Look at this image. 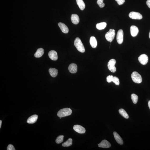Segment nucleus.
<instances>
[{
  "mask_svg": "<svg viewBox=\"0 0 150 150\" xmlns=\"http://www.w3.org/2000/svg\"><path fill=\"white\" fill-rule=\"evenodd\" d=\"M72 113V110L69 108L61 109L58 111L57 116L60 118H62L70 115Z\"/></svg>",
  "mask_w": 150,
  "mask_h": 150,
  "instance_id": "1",
  "label": "nucleus"
},
{
  "mask_svg": "<svg viewBox=\"0 0 150 150\" xmlns=\"http://www.w3.org/2000/svg\"><path fill=\"white\" fill-rule=\"evenodd\" d=\"M74 45L76 49L80 52L84 53L85 49L80 39L79 38H76L74 41Z\"/></svg>",
  "mask_w": 150,
  "mask_h": 150,
  "instance_id": "2",
  "label": "nucleus"
},
{
  "mask_svg": "<svg viewBox=\"0 0 150 150\" xmlns=\"http://www.w3.org/2000/svg\"><path fill=\"white\" fill-rule=\"evenodd\" d=\"M131 77L134 82L137 83H141L142 81L141 76L136 71H134L132 73Z\"/></svg>",
  "mask_w": 150,
  "mask_h": 150,
  "instance_id": "3",
  "label": "nucleus"
},
{
  "mask_svg": "<svg viewBox=\"0 0 150 150\" xmlns=\"http://www.w3.org/2000/svg\"><path fill=\"white\" fill-rule=\"evenodd\" d=\"M115 34V30L110 29L109 31L105 35L106 39L110 42L112 41L114 39Z\"/></svg>",
  "mask_w": 150,
  "mask_h": 150,
  "instance_id": "4",
  "label": "nucleus"
},
{
  "mask_svg": "<svg viewBox=\"0 0 150 150\" xmlns=\"http://www.w3.org/2000/svg\"><path fill=\"white\" fill-rule=\"evenodd\" d=\"M116 63V61L114 59H111L110 60L108 63V68L112 72L115 73L116 71V68L115 66Z\"/></svg>",
  "mask_w": 150,
  "mask_h": 150,
  "instance_id": "5",
  "label": "nucleus"
},
{
  "mask_svg": "<svg viewBox=\"0 0 150 150\" xmlns=\"http://www.w3.org/2000/svg\"><path fill=\"white\" fill-rule=\"evenodd\" d=\"M129 17L133 19L141 20L143 18L142 16L139 13L132 11L129 15Z\"/></svg>",
  "mask_w": 150,
  "mask_h": 150,
  "instance_id": "6",
  "label": "nucleus"
},
{
  "mask_svg": "<svg viewBox=\"0 0 150 150\" xmlns=\"http://www.w3.org/2000/svg\"><path fill=\"white\" fill-rule=\"evenodd\" d=\"M123 40V32L122 30L118 31L116 36V40L118 44H121L122 43Z\"/></svg>",
  "mask_w": 150,
  "mask_h": 150,
  "instance_id": "7",
  "label": "nucleus"
},
{
  "mask_svg": "<svg viewBox=\"0 0 150 150\" xmlns=\"http://www.w3.org/2000/svg\"><path fill=\"white\" fill-rule=\"evenodd\" d=\"M138 60L141 64L145 65L148 62V57L146 55L143 54L139 57Z\"/></svg>",
  "mask_w": 150,
  "mask_h": 150,
  "instance_id": "8",
  "label": "nucleus"
},
{
  "mask_svg": "<svg viewBox=\"0 0 150 150\" xmlns=\"http://www.w3.org/2000/svg\"><path fill=\"white\" fill-rule=\"evenodd\" d=\"M73 129L75 131L80 134H83L86 132L85 128L79 125H75L73 126Z\"/></svg>",
  "mask_w": 150,
  "mask_h": 150,
  "instance_id": "9",
  "label": "nucleus"
},
{
  "mask_svg": "<svg viewBox=\"0 0 150 150\" xmlns=\"http://www.w3.org/2000/svg\"><path fill=\"white\" fill-rule=\"evenodd\" d=\"M99 147L100 148H108L110 147L111 144L109 142L106 140H103L101 142L98 144Z\"/></svg>",
  "mask_w": 150,
  "mask_h": 150,
  "instance_id": "10",
  "label": "nucleus"
},
{
  "mask_svg": "<svg viewBox=\"0 0 150 150\" xmlns=\"http://www.w3.org/2000/svg\"><path fill=\"white\" fill-rule=\"evenodd\" d=\"M49 58L53 60L56 61L58 59L57 53L54 50H51L48 53Z\"/></svg>",
  "mask_w": 150,
  "mask_h": 150,
  "instance_id": "11",
  "label": "nucleus"
},
{
  "mask_svg": "<svg viewBox=\"0 0 150 150\" xmlns=\"http://www.w3.org/2000/svg\"><path fill=\"white\" fill-rule=\"evenodd\" d=\"M130 31L131 36L133 37L136 36L137 35L139 30L138 27L136 26L133 25L131 26Z\"/></svg>",
  "mask_w": 150,
  "mask_h": 150,
  "instance_id": "12",
  "label": "nucleus"
},
{
  "mask_svg": "<svg viewBox=\"0 0 150 150\" xmlns=\"http://www.w3.org/2000/svg\"><path fill=\"white\" fill-rule=\"evenodd\" d=\"M68 68L70 72L72 73H76L77 71V66L75 63L70 64Z\"/></svg>",
  "mask_w": 150,
  "mask_h": 150,
  "instance_id": "13",
  "label": "nucleus"
},
{
  "mask_svg": "<svg viewBox=\"0 0 150 150\" xmlns=\"http://www.w3.org/2000/svg\"><path fill=\"white\" fill-rule=\"evenodd\" d=\"M58 25L63 33H67L69 32V29L68 27L64 23L60 22L58 23Z\"/></svg>",
  "mask_w": 150,
  "mask_h": 150,
  "instance_id": "14",
  "label": "nucleus"
},
{
  "mask_svg": "<svg viewBox=\"0 0 150 150\" xmlns=\"http://www.w3.org/2000/svg\"><path fill=\"white\" fill-rule=\"evenodd\" d=\"M38 116L36 115H34L30 116L28 118L27 123L29 124H33L35 123L37 120Z\"/></svg>",
  "mask_w": 150,
  "mask_h": 150,
  "instance_id": "15",
  "label": "nucleus"
},
{
  "mask_svg": "<svg viewBox=\"0 0 150 150\" xmlns=\"http://www.w3.org/2000/svg\"><path fill=\"white\" fill-rule=\"evenodd\" d=\"M113 135H114L115 139L117 142L120 145H123V141L120 136L115 131L113 132Z\"/></svg>",
  "mask_w": 150,
  "mask_h": 150,
  "instance_id": "16",
  "label": "nucleus"
},
{
  "mask_svg": "<svg viewBox=\"0 0 150 150\" xmlns=\"http://www.w3.org/2000/svg\"><path fill=\"white\" fill-rule=\"evenodd\" d=\"M71 20L72 22L75 25L77 24L79 22V18L77 15L75 14L72 15Z\"/></svg>",
  "mask_w": 150,
  "mask_h": 150,
  "instance_id": "17",
  "label": "nucleus"
},
{
  "mask_svg": "<svg viewBox=\"0 0 150 150\" xmlns=\"http://www.w3.org/2000/svg\"><path fill=\"white\" fill-rule=\"evenodd\" d=\"M90 42L92 47L94 48L96 47L97 44V41L94 36L91 37L90 38Z\"/></svg>",
  "mask_w": 150,
  "mask_h": 150,
  "instance_id": "18",
  "label": "nucleus"
},
{
  "mask_svg": "<svg viewBox=\"0 0 150 150\" xmlns=\"http://www.w3.org/2000/svg\"><path fill=\"white\" fill-rule=\"evenodd\" d=\"M44 53V50L42 48H38L35 53L34 56L36 58H40L42 56Z\"/></svg>",
  "mask_w": 150,
  "mask_h": 150,
  "instance_id": "19",
  "label": "nucleus"
},
{
  "mask_svg": "<svg viewBox=\"0 0 150 150\" xmlns=\"http://www.w3.org/2000/svg\"><path fill=\"white\" fill-rule=\"evenodd\" d=\"M49 71L50 75L53 77H55L58 74V70L56 68H50Z\"/></svg>",
  "mask_w": 150,
  "mask_h": 150,
  "instance_id": "20",
  "label": "nucleus"
},
{
  "mask_svg": "<svg viewBox=\"0 0 150 150\" xmlns=\"http://www.w3.org/2000/svg\"><path fill=\"white\" fill-rule=\"evenodd\" d=\"M77 4L80 9L83 10L85 7V5L83 0H76Z\"/></svg>",
  "mask_w": 150,
  "mask_h": 150,
  "instance_id": "21",
  "label": "nucleus"
},
{
  "mask_svg": "<svg viewBox=\"0 0 150 150\" xmlns=\"http://www.w3.org/2000/svg\"><path fill=\"white\" fill-rule=\"evenodd\" d=\"M106 22H101L97 24L96 27L98 30H103L106 27Z\"/></svg>",
  "mask_w": 150,
  "mask_h": 150,
  "instance_id": "22",
  "label": "nucleus"
},
{
  "mask_svg": "<svg viewBox=\"0 0 150 150\" xmlns=\"http://www.w3.org/2000/svg\"><path fill=\"white\" fill-rule=\"evenodd\" d=\"M72 139L70 138L67 141L63 143L62 146L64 147H67L70 146L72 144Z\"/></svg>",
  "mask_w": 150,
  "mask_h": 150,
  "instance_id": "23",
  "label": "nucleus"
},
{
  "mask_svg": "<svg viewBox=\"0 0 150 150\" xmlns=\"http://www.w3.org/2000/svg\"><path fill=\"white\" fill-rule=\"evenodd\" d=\"M119 112L120 114L123 117L126 119H128L129 118V116L124 110L121 108L119 110Z\"/></svg>",
  "mask_w": 150,
  "mask_h": 150,
  "instance_id": "24",
  "label": "nucleus"
},
{
  "mask_svg": "<svg viewBox=\"0 0 150 150\" xmlns=\"http://www.w3.org/2000/svg\"><path fill=\"white\" fill-rule=\"evenodd\" d=\"M131 97L133 103L135 104H136L138 100V96L135 94H132L131 95Z\"/></svg>",
  "mask_w": 150,
  "mask_h": 150,
  "instance_id": "25",
  "label": "nucleus"
},
{
  "mask_svg": "<svg viewBox=\"0 0 150 150\" xmlns=\"http://www.w3.org/2000/svg\"><path fill=\"white\" fill-rule=\"evenodd\" d=\"M64 136L63 135H60L58 136L56 140V142L57 144H60L62 142L63 140V138H64Z\"/></svg>",
  "mask_w": 150,
  "mask_h": 150,
  "instance_id": "26",
  "label": "nucleus"
},
{
  "mask_svg": "<svg viewBox=\"0 0 150 150\" xmlns=\"http://www.w3.org/2000/svg\"><path fill=\"white\" fill-rule=\"evenodd\" d=\"M112 81L117 85H119L120 84L119 79L118 77L116 76L113 77Z\"/></svg>",
  "mask_w": 150,
  "mask_h": 150,
  "instance_id": "27",
  "label": "nucleus"
},
{
  "mask_svg": "<svg viewBox=\"0 0 150 150\" xmlns=\"http://www.w3.org/2000/svg\"><path fill=\"white\" fill-rule=\"evenodd\" d=\"M103 1V0H97V3L100 8H102L105 6V4Z\"/></svg>",
  "mask_w": 150,
  "mask_h": 150,
  "instance_id": "28",
  "label": "nucleus"
},
{
  "mask_svg": "<svg viewBox=\"0 0 150 150\" xmlns=\"http://www.w3.org/2000/svg\"><path fill=\"white\" fill-rule=\"evenodd\" d=\"M113 76L112 75H109L106 78L107 81L108 83H110L112 81L113 78Z\"/></svg>",
  "mask_w": 150,
  "mask_h": 150,
  "instance_id": "29",
  "label": "nucleus"
},
{
  "mask_svg": "<svg viewBox=\"0 0 150 150\" xmlns=\"http://www.w3.org/2000/svg\"><path fill=\"white\" fill-rule=\"evenodd\" d=\"M7 150H15V149L12 145L10 144L8 146Z\"/></svg>",
  "mask_w": 150,
  "mask_h": 150,
  "instance_id": "30",
  "label": "nucleus"
},
{
  "mask_svg": "<svg viewBox=\"0 0 150 150\" xmlns=\"http://www.w3.org/2000/svg\"><path fill=\"white\" fill-rule=\"evenodd\" d=\"M119 5H122L125 2V0H115Z\"/></svg>",
  "mask_w": 150,
  "mask_h": 150,
  "instance_id": "31",
  "label": "nucleus"
},
{
  "mask_svg": "<svg viewBox=\"0 0 150 150\" xmlns=\"http://www.w3.org/2000/svg\"><path fill=\"white\" fill-rule=\"evenodd\" d=\"M146 3L148 7L150 8V0H147L146 2Z\"/></svg>",
  "mask_w": 150,
  "mask_h": 150,
  "instance_id": "32",
  "label": "nucleus"
},
{
  "mask_svg": "<svg viewBox=\"0 0 150 150\" xmlns=\"http://www.w3.org/2000/svg\"><path fill=\"white\" fill-rule=\"evenodd\" d=\"M148 106H149V107L150 110V100L149 101H148Z\"/></svg>",
  "mask_w": 150,
  "mask_h": 150,
  "instance_id": "33",
  "label": "nucleus"
},
{
  "mask_svg": "<svg viewBox=\"0 0 150 150\" xmlns=\"http://www.w3.org/2000/svg\"><path fill=\"white\" fill-rule=\"evenodd\" d=\"M2 124V121L1 120H0V128H1Z\"/></svg>",
  "mask_w": 150,
  "mask_h": 150,
  "instance_id": "34",
  "label": "nucleus"
},
{
  "mask_svg": "<svg viewBox=\"0 0 150 150\" xmlns=\"http://www.w3.org/2000/svg\"><path fill=\"white\" fill-rule=\"evenodd\" d=\"M149 37L150 38V31L149 33Z\"/></svg>",
  "mask_w": 150,
  "mask_h": 150,
  "instance_id": "35",
  "label": "nucleus"
},
{
  "mask_svg": "<svg viewBox=\"0 0 150 150\" xmlns=\"http://www.w3.org/2000/svg\"><path fill=\"white\" fill-rule=\"evenodd\" d=\"M61 118H60V119H61Z\"/></svg>",
  "mask_w": 150,
  "mask_h": 150,
  "instance_id": "36",
  "label": "nucleus"
}]
</instances>
